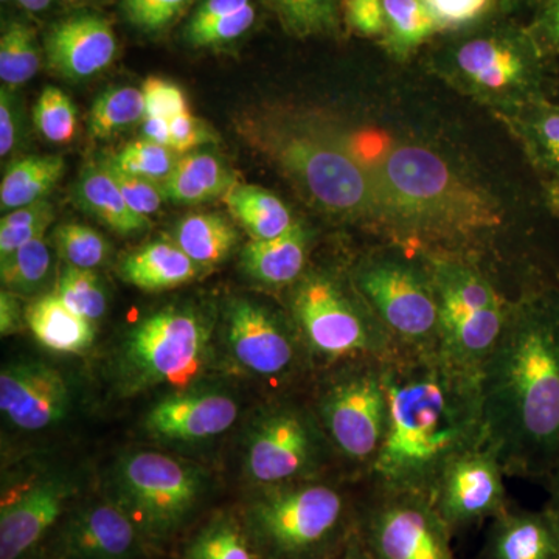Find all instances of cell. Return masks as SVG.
<instances>
[{
  "mask_svg": "<svg viewBox=\"0 0 559 559\" xmlns=\"http://www.w3.org/2000/svg\"><path fill=\"white\" fill-rule=\"evenodd\" d=\"M237 183L230 168L212 153L179 157L170 178L162 183L165 198L176 204H204L224 197Z\"/></svg>",
  "mask_w": 559,
  "mask_h": 559,
  "instance_id": "obj_26",
  "label": "cell"
},
{
  "mask_svg": "<svg viewBox=\"0 0 559 559\" xmlns=\"http://www.w3.org/2000/svg\"><path fill=\"white\" fill-rule=\"evenodd\" d=\"M389 425L370 488L432 495L452 460L485 443L480 373L439 349L396 348L381 360Z\"/></svg>",
  "mask_w": 559,
  "mask_h": 559,
  "instance_id": "obj_1",
  "label": "cell"
},
{
  "mask_svg": "<svg viewBox=\"0 0 559 559\" xmlns=\"http://www.w3.org/2000/svg\"><path fill=\"white\" fill-rule=\"evenodd\" d=\"M238 404L216 389H183L150 407L143 428L164 443H200L223 436L238 418Z\"/></svg>",
  "mask_w": 559,
  "mask_h": 559,
  "instance_id": "obj_19",
  "label": "cell"
},
{
  "mask_svg": "<svg viewBox=\"0 0 559 559\" xmlns=\"http://www.w3.org/2000/svg\"><path fill=\"white\" fill-rule=\"evenodd\" d=\"M117 39L112 25L98 14H76L50 28L46 55L50 68L68 80H86L112 64Z\"/></svg>",
  "mask_w": 559,
  "mask_h": 559,
  "instance_id": "obj_20",
  "label": "cell"
},
{
  "mask_svg": "<svg viewBox=\"0 0 559 559\" xmlns=\"http://www.w3.org/2000/svg\"><path fill=\"white\" fill-rule=\"evenodd\" d=\"M201 266L171 241H153L128 253L120 264L124 282L142 290H167L186 285L200 274Z\"/></svg>",
  "mask_w": 559,
  "mask_h": 559,
  "instance_id": "obj_24",
  "label": "cell"
},
{
  "mask_svg": "<svg viewBox=\"0 0 559 559\" xmlns=\"http://www.w3.org/2000/svg\"><path fill=\"white\" fill-rule=\"evenodd\" d=\"M25 322V311H22L20 296L11 290L0 293V333L11 336L22 329Z\"/></svg>",
  "mask_w": 559,
  "mask_h": 559,
  "instance_id": "obj_52",
  "label": "cell"
},
{
  "mask_svg": "<svg viewBox=\"0 0 559 559\" xmlns=\"http://www.w3.org/2000/svg\"><path fill=\"white\" fill-rule=\"evenodd\" d=\"M171 150L178 154H189L191 150L210 142V134L204 121L194 117L190 110H183L170 119Z\"/></svg>",
  "mask_w": 559,
  "mask_h": 559,
  "instance_id": "obj_49",
  "label": "cell"
},
{
  "mask_svg": "<svg viewBox=\"0 0 559 559\" xmlns=\"http://www.w3.org/2000/svg\"><path fill=\"white\" fill-rule=\"evenodd\" d=\"M224 344L238 369L267 381L288 380L307 353L294 323L246 297L227 307Z\"/></svg>",
  "mask_w": 559,
  "mask_h": 559,
  "instance_id": "obj_14",
  "label": "cell"
},
{
  "mask_svg": "<svg viewBox=\"0 0 559 559\" xmlns=\"http://www.w3.org/2000/svg\"><path fill=\"white\" fill-rule=\"evenodd\" d=\"M356 159L369 173L377 224L406 248L462 246L498 229V202L471 182L437 151L388 132L342 130Z\"/></svg>",
  "mask_w": 559,
  "mask_h": 559,
  "instance_id": "obj_3",
  "label": "cell"
},
{
  "mask_svg": "<svg viewBox=\"0 0 559 559\" xmlns=\"http://www.w3.org/2000/svg\"><path fill=\"white\" fill-rule=\"evenodd\" d=\"M425 261L439 299L440 316L465 314L507 305L491 282L468 261L448 253H426Z\"/></svg>",
  "mask_w": 559,
  "mask_h": 559,
  "instance_id": "obj_22",
  "label": "cell"
},
{
  "mask_svg": "<svg viewBox=\"0 0 559 559\" xmlns=\"http://www.w3.org/2000/svg\"><path fill=\"white\" fill-rule=\"evenodd\" d=\"M33 123L44 139L53 143L72 142L76 134V108L72 98L58 87L40 92L33 108Z\"/></svg>",
  "mask_w": 559,
  "mask_h": 559,
  "instance_id": "obj_41",
  "label": "cell"
},
{
  "mask_svg": "<svg viewBox=\"0 0 559 559\" xmlns=\"http://www.w3.org/2000/svg\"><path fill=\"white\" fill-rule=\"evenodd\" d=\"M370 559H457L452 532L429 496L370 488L356 507Z\"/></svg>",
  "mask_w": 559,
  "mask_h": 559,
  "instance_id": "obj_13",
  "label": "cell"
},
{
  "mask_svg": "<svg viewBox=\"0 0 559 559\" xmlns=\"http://www.w3.org/2000/svg\"><path fill=\"white\" fill-rule=\"evenodd\" d=\"M25 322L43 347L64 355H81L95 340L94 323L66 307L57 293L44 294L28 305Z\"/></svg>",
  "mask_w": 559,
  "mask_h": 559,
  "instance_id": "obj_25",
  "label": "cell"
},
{
  "mask_svg": "<svg viewBox=\"0 0 559 559\" xmlns=\"http://www.w3.org/2000/svg\"><path fill=\"white\" fill-rule=\"evenodd\" d=\"M108 159L120 170L153 180L160 186L170 178L179 160L175 150L146 139L127 143L116 156Z\"/></svg>",
  "mask_w": 559,
  "mask_h": 559,
  "instance_id": "obj_40",
  "label": "cell"
},
{
  "mask_svg": "<svg viewBox=\"0 0 559 559\" xmlns=\"http://www.w3.org/2000/svg\"><path fill=\"white\" fill-rule=\"evenodd\" d=\"M204 471L159 451L121 455L106 498L138 527L150 547L167 546L197 520L207 495Z\"/></svg>",
  "mask_w": 559,
  "mask_h": 559,
  "instance_id": "obj_7",
  "label": "cell"
},
{
  "mask_svg": "<svg viewBox=\"0 0 559 559\" xmlns=\"http://www.w3.org/2000/svg\"><path fill=\"white\" fill-rule=\"evenodd\" d=\"M250 0H202L186 27V36L204 31L216 21L224 20L250 5Z\"/></svg>",
  "mask_w": 559,
  "mask_h": 559,
  "instance_id": "obj_50",
  "label": "cell"
},
{
  "mask_svg": "<svg viewBox=\"0 0 559 559\" xmlns=\"http://www.w3.org/2000/svg\"><path fill=\"white\" fill-rule=\"evenodd\" d=\"M22 108L14 87L2 86L0 90V156H7L16 146L21 138Z\"/></svg>",
  "mask_w": 559,
  "mask_h": 559,
  "instance_id": "obj_48",
  "label": "cell"
},
{
  "mask_svg": "<svg viewBox=\"0 0 559 559\" xmlns=\"http://www.w3.org/2000/svg\"><path fill=\"white\" fill-rule=\"evenodd\" d=\"M257 10L253 3L249 7L224 17L215 24L209 25L204 31L194 33V35L186 36L187 43L197 49H205V47H218L237 40L246 35L255 24Z\"/></svg>",
  "mask_w": 559,
  "mask_h": 559,
  "instance_id": "obj_44",
  "label": "cell"
},
{
  "mask_svg": "<svg viewBox=\"0 0 559 559\" xmlns=\"http://www.w3.org/2000/svg\"><path fill=\"white\" fill-rule=\"evenodd\" d=\"M179 559H263L241 516L221 511L194 530Z\"/></svg>",
  "mask_w": 559,
  "mask_h": 559,
  "instance_id": "obj_29",
  "label": "cell"
},
{
  "mask_svg": "<svg viewBox=\"0 0 559 559\" xmlns=\"http://www.w3.org/2000/svg\"><path fill=\"white\" fill-rule=\"evenodd\" d=\"M384 3L385 49L396 58H407L441 31L425 0H382Z\"/></svg>",
  "mask_w": 559,
  "mask_h": 559,
  "instance_id": "obj_33",
  "label": "cell"
},
{
  "mask_svg": "<svg viewBox=\"0 0 559 559\" xmlns=\"http://www.w3.org/2000/svg\"><path fill=\"white\" fill-rule=\"evenodd\" d=\"M143 139L171 148L170 120L145 116L142 120Z\"/></svg>",
  "mask_w": 559,
  "mask_h": 559,
  "instance_id": "obj_53",
  "label": "cell"
},
{
  "mask_svg": "<svg viewBox=\"0 0 559 559\" xmlns=\"http://www.w3.org/2000/svg\"><path fill=\"white\" fill-rule=\"evenodd\" d=\"M331 454L334 452L314 411L274 404L250 421L245 473L259 488L318 479Z\"/></svg>",
  "mask_w": 559,
  "mask_h": 559,
  "instance_id": "obj_12",
  "label": "cell"
},
{
  "mask_svg": "<svg viewBox=\"0 0 559 559\" xmlns=\"http://www.w3.org/2000/svg\"><path fill=\"white\" fill-rule=\"evenodd\" d=\"M485 444L506 474L549 480L559 469V299L510 307L480 371Z\"/></svg>",
  "mask_w": 559,
  "mask_h": 559,
  "instance_id": "obj_2",
  "label": "cell"
},
{
  "mask_svg": "<svg viewBox=\"0 0 559 559\" xmlns=\"http://www.w3.org/2000/svg\"><path fill=\"white\" fill-rule=\"evenodd\" d=\"M487 559H559V530L549 511L507 509L495 518Z\"/></svg>",
  "mask_w": 559,
  "mask_h": 559,
  "instance_id": "obj_21",
  "label": "cell"
},
{
  "mask_svg": "<svg viewBox=\"0 0 559 559\" xmlns=\"http://www.w3.org/2000/svg\"><path fill=\"white\" fill-rule=\"evenodd\" d=\"M100 164L109 173L110 178L117 183L124 200L134 212L145 216V218H150L153 213L159 212L162 202L167 200L160 183L120 170L109 159L100 160Z\"/></svg>",
  "mask_w": 559,
  "mask_h": 559,
  "instance_id": "obj_42",
  "label": "cell"
},
{
  "mask_svg": "<svg viewBox=\"0 0 559 559\" xmlns=\"http://www.w3.org/2000/svg\"><path fill=\"white\" fill-rule=\"evenodd\" d=\"M347 491L322 479L257 489L241 518L263 559H331L356 530Z\"/></svg>",
  "mask_w": 559,
  "mask_h": 559,
  "instance_id": "obj_5",
  "label": "cell"
},
{
  "mask_svg": "<svg viewBox=\"0 0 559 559\" xmlns=\"http://www.w3.org/2000/svg\"><path fill=\"white\" fill-rule=\"evenodd\" d=\"M76 487L57 473L33 474L3 488L0 559H28L72 509Z\"/></svg>",
  "mask_w": 559,
  "mask_h": 559,
  "instance_id": "obj_15",
  "label": "cell"
},
{
  "mask_svg": "<svg viewBox=\"0 0 559 559\" xmlns=\"http://www.w3.org/2000/svg\"><path fill=\"white\" fill-rule=\"evenodd\" d=\"M310 234L300 223L272 240H250L241 253L246 274L266 286L294 285L305 274Z\"/></svg>",
  "mask_w": 559,
  "mask_h": 559,
  "instance_id": "obj_23",
  "label": "cell"
},
{
  "mask_svg": "<svg viewBox=\"0 0 559 559\" xmlns=\"http://www.w3.org/2000/svg\"><path fill=\"white\" fill-rule=\"evenodd\" d=\"M382 359L340 364L320 384L314 414L331 450L369 476L389 425Z\"/></svg>",
  "mask_w": 559,
  "mask_h": 559,
  "instance_id": "obj_9",
  "label": "cell"
},
{
  "mask_svg": "<svg viewBox=\"0 0 559 559\" xmlns=\"http://www.w3.org/2000/svg\"><path fill=\"white\" fill-rule=\"evenodd\" d=\"M40 68V47L35 28L24 21H10L0 36V80L3 86L27 83Z\"/></svg>",
  "mask_w": 559,
  "mask_h": 559,
  "instance_id": "obj_35",
  "label": "cell"
},
{
  "mask_svg": "<svg viewBox=\"0 0 559 559\" xmlns=\"http://www.w3.org/2000/svg\"><path fill=\"white\" fill-rule=\"evenodd\" d=\"M503 117L520 135L530 157L559 179V105L536 98Z\"/></svg>",
  "mask_w": 559,
  "mask_h": 559,
  "instance_id": "obj_32",
  "label": "cell"
},
{
  "mask_svg": "<svg viewBox=\"0 0 559 559\" xmlns=\"http://www.w3.org/2000/svg\"><path fill=\"white\" fill-rule=\"evenodd\" d=\"M549 201L551 209H554L559 216V179H555L549 186Z\"/></svg>",
  "mask_w": 559,
  "mask_h": 559,
  "instance_id": "obj_58",
  "label": "cell"
},
{
  "mask_svg": "<svg viewBox=\"0 0 559 559\" xmlns=\"http://www.w3.org/2000/svg\"><path fill=\"white\" fill-rule=\"evenodd\" d=\"M55 293L66 307L91 323L98 322L108 311V294L94 271L66 267Z\"/></svg>",
  "mask_w": 559,
  "mask_h": 559,
  "instance_id": "obj_39",
  "label": "cell"
},
{
  "mask_svg": "<svg viewBox=\"0 0 559 559\" xmlns=\"http://www.w3.org/2000/svg\"><path fill=\"white\" fill-rule=\"evenodd\" d=\"M3 3H9L11 0H2Z\"/></svg>",
  "mask_w": 559,
  "mask_h": 559,
  "instance_id": "obj_59",
  "label": "cell"
},
{
  "mask_svg": "<svg viewBox=\"0 0 559 559\" xmlns=\"http://www.w3.org/2000/svg\"><path fill=\"white\" fill-rule=\"evenodd\" d=\"M145 97L146 116L170 120L183 110H189V102L182 87L170 80L148 76L142 84Z\"/></svg>",
  "mask_w": 559,
  "mask_h": 559,
  "instance_id": "obj_45",
  "label": "cell"
},
{
  "mask_svg": "<svg viewBox=\"0 0 559 559\" xmlns=\"http://www.w3.org/2000/svg\"><path fill=\"white\" fill-rule=\"evenodd\" d=\"M443 28H457L479 20L492 5V0H425Z\"/></svg>",
  "mask_w": 559,
  "mask_h": 559,
  "instance_id": "obj_47",
  "label": "cell"
},
{
  "mask_svg": "<svg viewBox=\"0 0 559 559\" xmlns=\"http://www.w3.org/2000/svg\"><path fill=\"white\" fill-rule=\"evenodd\" d=\"M331 559H370L367 554L366 547H364L362 540H360L358 532L353 533L352 538L345 544L344 549Z\"/></svg>",
  "mask_w": 559,
  "mask_h": 559,
  "instance_id": "obj_55",
  "label": "cell"
},
{
  "mask_svg": "<svg viewBox=\"0 0 559 559\" xmlns=\"http://www.w3.org/2000/svg\"><path fill=\"white\" fill-rule=\"evenodd\" d=\"M51 270L53 255L46 235L28 242L9 259L0 261L3 289L17 296H32L43 289L50 278Z\"/></svg>",
  "mask_w": 559,
  "mask_h": 559,
  "instance_id": "obj_36",
  "label": "cell"
},
{
  "mask_svg": "<svg viewBox=\"0 0 559 559\" xmlns=\"http://www.w3.org/2000/svg\"><path fill=\"white\" fill-rule=\"evenodd\" d=\"M540 31L547 43L555 49H559V0H547L543 21H540Z\"/></svg>",
  "mask_w": 559,
  "mask_h": 559,
  "instance_id": "obj_54",
  "label": "cell"
},
{
  "mask_svg": "<svg viewBox=\"0 0 559 559\" xmlns=\"http://www.w3.org/2000/svg\"><path fill=\"white\" fill-rule=\"evenodd\" d=\"M191 0H123L128 22L142 32H160L170 27Z\"/></svg>",
  "mask_w": 559,
  "mask_h": 559,
  "instance_id": "obj_43",
  "label": "cell"
},
{
  "mask_svg": "<svg viewBox=\"0 0 559 559\" xmlns=\"http://www.w3.org/2000/svg\"><path fill=\"white\" fill-rule=\"evenodd\" d=\"M51 241L69 266L94 271L109 259L108 240L100 231L83 224H60L55 227Z\"/></svg>",
  "mask_w": 559,
  "mask_h": 559,
  "instance_id": "obj_38",
  "label": "cell"
},
{
  "mask_svg": "<svg viewBox=\"0 0 559 559\" xmlns=\"http://www.w3.org/2000/svg\"><path fill=\"white\" fill-rule=\"evenodd\" d=\"M441 72L459 90L503 116L539 98L538 46L513 28H495L460 40L444 55Z\"/></svg>",
  "mask_w": 559,
  "mask_h": 559,
  "instance_id": "obj_10",
  "label": "cell"
},
{
  "mask_svg": "<svg viewBox=\"0 0 559 559\" xmlns=\"http://www.w3.org/2000/svg\"><path fill=\"white\" fill-rule=\"evenodd\" d=\"M290 36L312 38L340 32L337 0H264Z\"/></svg>",
  "mask_w": 559,
  "mask_h": 559,
  "instance_id": "obj_34",
  "label": "cell"
},
{
  "mask_svg": "<svg viewBox=\"0 0 559 559\" xmlns=\"http://www.w3.org/2000/svg\"><path fill=\"white\" fill-rule=\"evenodd\" d=\"M55 218L53 205L47 200L33 202L24 207L7 212L0 227L27 226V224L51 223Z\"/></svg>",
  "mask_w": 559,
  "mask_h": 559,
  "instance_id": "obj_51",
  "label": "cell"
},
{
  "mask_svg": "<svg viewBox=\"0 0 559 559\" xmlns=\"http://www.w3.org/2000/svg\"><path fill=\"white\" fill-rule=\"evenodd\" d=\"M70 400L64 377L39 360H14L0 373V411L24 432L57 426L68 417Z\"/></svg>",
  "mask_w": 559,
  "mask_h": 559,
  "instance_id": "obj_18",
  "label": "cell"
},
{
  "mask_svg": "<svg viewBox=\"0 0 559 559\" xmlns=\"http://www.w3.org/2000/svg\"><path fill=\"white\" fill-rule=\"evenodd\" d=\"M47 543L46 559H145L150 547L108 498L75 503Z\"/></svg>",
  "mask_w": 559,
  "mask_h": 559,
  "instance_id": "obj_17",
  "label": "cell"
},
{
  "mask_svg": "<svg viewBox=\"0 0 559 559\" xmlns=\"http://www.w3.org/2000/svg\"><path fill=\"white\" fill-rule=\"evenodd\" d=\"M503 476L498 454L485 443L452 460L430 495L452 535L509 509Z\"/></svg>",
  "mask_w": 559,
  "mask_h": 559,
  "instance_id": "obj_16",
  "label": "cell"
},
{
  "mask_svg": "<svg viewBox=\"0 0 559 559\" xmlns=\"http://www.w3.org/2000/svg\"><path fill=\"white\" fill-rule=\"evenodd\" d=\"M352 280L396 347L439 348V299L426 261L380 253L360 261Z\"/></svg>",
  "mask_w": 559,
  "mask_h": 559,
  "instance_id": "obj_11",
  "label": "cell"
},
{
  "mask_svg": "<svg viewBox=\"0 0 559 559\" xmlns=\"http://www.w3.org/2000/svg\"><path fill=\"white\" fill-rule=\"evenodd\" d=\"M69 2H76V0H69Z\"/></svg>",
  "mask_w": 559,
  "mask_h": 559,
  "instance_id": "obj_60",
  "label": "cell"
},
{
  "mask_svg": "<svg viewBox=\"0 0 559 559\" xmlns=\"http://www.w3.org/2000/svg\"><path fill=\"white\" fill-rule=\"evenodd\" d=\"M17 3L31 13H43L51 5L53 0H16Z\"/></svg>",
  "mask_w": 559,
  "mask_h": 559,
  "instance_id": "obj_57",
  "label": "cell"
},
{
  "mask_svg": "<svg viewBox=\"0 0 559 559\" xmlns=\"http://www.w3.org/2000/svg\"><path fill=\"white\" fill-rule=\"evenodd\" d=\"M344 20L353 32L366 38L384 35V3L382 0H342Z\"/></svg>",
  "mask_w": 559,
  "mask_h": 559,
  "instance_id": "obj_46",
  "label": "cell"
},
{
  "mask_svg": "<svg viewBox=\"0 0 559 559\" xmlns=\"http://www.w3.org/2000/svg\"><path fill=\"white\" fill-rule=\"evenodd\" d=\"M241 128L312 204L345 219L377 224L369 173L349 150L342 128L294 114H267Z\"/></svg>",
  "mask_w": 559,
  "mask_h": 559,
  "instance_id": "obj_4",
  "label": "cell"
},
{
  "mask_svg": "<svg viewBox=\"0 0 559 559\" xmlns=\"http://www.w3.org/2000/svg\"><path fill=\"white\" fill-rule=\"evenodd\" d=\"M175 242L198 266H216L238 245V231L219 213H190L176 226Z\"/></svg>",
  "mask_w": 559,
  "mask_h": 559,
  "instance_id": "obj_30",
  "label": "cell"
},
{
  "mask_svg": "<svg viewBox=\"0 0 559 559\" xmlns=\"http://www.w3.org/2000/svg\"><path fill=\"white\" fill-rule=\"evenodd\" d=\"M231 216L248 231L250 240H272L296 224L285 202L259 186L235 183L223 197Z\"/></svg>",
  "mask_w": 559,
  "mask_h": 559,
  "instance_id": "obj_28",
  "label": "cell"
},
{
  "mask_svg": "<svg viewBox=\"0 0 559 559\" xmlns=\"http://www.w3.org/2000/svg\"><path fill=\"white\" fill-rule=\"evenodd\" d=\"M212 323L193 307L162 308L124 333L114 352V384L132 396L160 385L191 384L212 356Z\"/></svg>",
  "mask_w": 559,
  "mask_h": 559,
  "instance_id": "obj_8",
  "label": "cell"
},
{
  "mask_svg": "<svg viewBox=\"0 0 559 559\" xmlns=\"http://www.w3.org/2000/svg\"><path fill=\"white\" fill-rule=\"evenodd\" d=\"M64 170V159L53 154L22 157L13 162L0 183V209L11 212L46 200L47 194L60 182Z\"/></svg>",
  "mask_w": 559,
  "mask_h": 559,
  "instance_id": "obj_31",
  "label": "cell"
},
{
  "mask_svg": "<svg viewBox=\"0 0 559 559\" xmlns=\"http://www.w3.org/2000/svg\"><path fill=\"white\" fill-rule=\"evenodd\" d=\"M290 316L308 355L329 366L384 359L396 344L356 289L336 272L311 270L293 285Z\"/></svg>",
  "mask_w": 559,
  "mask_h": 559,
  "instance_id": "obj_6",
  "label": "cell"
},
{
  "mask_svg": "<svg viewBox=\"0 0 559 559\" xmlns=\"http://www.w3.org/2000/svg\"><path fill=\"white\" fill-rule=\"evenodd\" d=\"M81 207L120 235L148 229L150 219L134 212L100 162L84 168L75 183Z\"/></svg>",
  "mask_w": 559,
  "mask_h": 559,
  "instance_id": "obj_27",
  "label": "cell"
},
{
  "mask_svg": "<svg viewBox=\"0 0 559 559\" xmlns=\"http://www.w3.org/2000/svg\"><path fill=\"white\" fill-rule=\"evenodd\" d=\"M547 485H549L550 498L546 510L549 511L551 520L555 521L559 530V469L547 480Z\"/></svg>",
  "mask_w": 559,
  "mask_h": 559,
  "instance_id": "obj_56",
  "label": "cell"
},
{
  "mask_svg": "<svg viewBox=\"0 0 559 559\" xmlns=\"http://www.w3.org/2000/svg\"><path fill=\"white\" fill-rule=\"evenodd\" d=\"M146 106L142 90L112 87L103 92L92 105L90 134L94 139H108L145 119Z\"/></svg>",
  "mask_w": 559,
  "mask_h": 559,
  "instance_id": "obj_37",
  "label": "cell"
}]
</instances>
